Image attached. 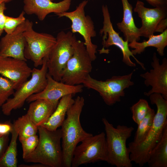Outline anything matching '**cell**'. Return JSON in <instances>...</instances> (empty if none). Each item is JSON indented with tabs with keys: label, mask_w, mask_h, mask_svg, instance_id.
<instances>
[{
	"label": "cell",
	"mask_w": 167,
	"mask_h": 167,
	"mask_svg": "<svg viewBox=\"0 0 167 167\" xmlns=\"http://www.w3.org/2000/svg\"><path fill=\"white\" fill-rule=\"evenodd\" d=\"M149 97L151 104L157 107L152 126L142 142L135 145L128 144L131 161L140 167L147 163L151 151L161 139L167 126V100L158 93H152Z\"/></svg>",
	"instance_id": "obj_1"
},
{
	"label": "cell",
	"mask_w": 167,
	"mask_h": 167,
	"mask_svg": "<svg viewBox=\"0 0 167 167\" xmlns=\"http://www.w3.org/2000/svg\"><path fill=\"white\" fill-rule=\"evenodd\" d=\"M74 100L67 111L66 118L61 126L64 167H71L73 153L79 143L92 135L84 130L80 122V116L84 105V98L78 96Z\"/></svg>",
	"instance_id": "obj_2"
},
{
	"label": "cell",
	"mask_w": 167,
	"mask_h": 167,
	"mask_svg": "<svg viewBox=\"0 0 167 167\" xmlns=\"http://www.w3.org/2000/svg\"><path fill=\"white\" fill-rule=\"evenodd\" d=\"M39 141L34 151L23 159L27 163H39L47 167L63 166L61 129L51 131L38 126Z\"/></svg>",
	"instance_id": "obj_3"
},
{
	"label": "cell",
	"mask_w": 167,
	"mask_h": 167,
	"mask_svg": "<svg viewBox=\"0 0 167 167\" xmlns=\"http://www.w3.org/2000/svg\"><path fill=\"white\" fill-rule=\"evenodd\" d=\"M102 121L105 131L107 163L117 167H132L130 152L126 143L134 128L120 125L115 127L105 118H103Z\"/></svg>",
	"instance_id": "obj_4"
},
{
	"label": "cell",
	"mask_w": 167,
	"mask_h": 167,
	"mask_svg": "<svg viewBox=\"0 0 167 167\" xmlns=\"http://www.w3.org/2000/svg\"><path fill=\"white\" fill-rule=\"evenodd\" d=\"M46 58L44 59L41 68L32 69L31 78L16 89L13 94V97L9 98L2 106V111L4 115H10L12 110L22 107L29 97L45 88L47 84L48 72Z\"/></svg>",
	"instance_id": "obj_5"
},
{
	"label": "cell",
	"mask_w": 167,
	"mask_h": 167,
	"mask_svg": "<svg viewBox=\"0 0 167 167\" xmlns=\"http://www.w3.org/2000/svg\"><path fill=\"white\" fill-rule=\"evenodd\" d=\"M76 39L71 32L58 33L56 42L47 57L48 73L55 80L61 81L67 63L74 51Z\"/></svg>",
	"instance_id": "obj_6"
},
{
	"label": "cell",
	"mask_w": 167,
	"mask_h": 167,
	"mask_svg": "<svg viewBox=\"0 0 167 167\" xmlns=\"http://www.w3.org/2000/svg\"><path fill=\"white\" fill-rule=\"evenodd\" d=\"M133 72L123 75L113 76L105 81L99 80L89 75L83 82L84 87L98 92L107 105L112 106L121 101L125 90L134 85L131 81Z\"/></svg>",
	"instance_id": "obj_7"
},
{
	"label": "cell",
	"mask_w": 167,
	"mask_h": 167,
	"mask_svg": "<svg viewBox=\"0 0 167 167\" xmlns=\"http://www.w3.org/2000/svg\"><path fill=\"white\" fill-rule=\"evenodd\" d=\"M73 54L68 61L61 82L70 85L82 84L92 69V62L84 42L76 38Z\"/></svg>",
	"instance_id": "obj_8"
},
{
	"label": "cell",
	"mask_w": 167,
	"mask_h": 167,
	"mask_svg": "<svg viewBox=\"0 0 167 167\" xmlns=\"http://www.w3.org/2000/svg\"><path fill=\"white\" fill-rule=\"evenodd\" d=\"M26 27L24 35L26 41L24 50L26 59L31 60L37 67L42 65L56 42V37L45 33H40L33 28L32 21L26 19Z\"/></svg>",
	"instance_id": "obj_9"
},
{
	"label": "cell",
	"mask_w": 167,
	"mask_h": 167,
	"mask_svg": "<svg viewBox=\"0 0 167 167\" xmlns=\"http://www.w3.org/2000/svg\"><path fill=\"white\" fill-rule=\"evenodd\" d=\"M88 2L85 0L72 11H65L57 14L58 17H66L71 21V32L78 33L83 37L86 50L92 61L96 58L97 45L92 43V38L96 36L93 22L88 15H85L84 8Z\"/></svg>",
	"instance_id": "obj_10"
},
{
	"label": "cell",
	"mask_w": 167,
	"mask_h": 167,
	"mask_svg": "<svg viewBox=\"0 0 167 167\" xmlns=\"http://www.w3.org/2000/svg\"><path fill=\"white\" fill-rule=\"evenodd\" d=\"M75 147L73 154L71 167L99 161L108 162L105 133L102 132L84 140Z\"/></svg>",
	"instance_id": "obj_11"
},
{
	"label": "cell",
	"mask_w": 167,
	"mask_h": 167,
	"mask_svg": "<svg viewBox=\"0 0 167 167\" xmlns=\"http://www.w3.org/2000/svg\"><path fill=\"white\" fill-rule=\"evenodd\" d=\"M102 11L103 17V26L100 31V34L103 35L102 49L99 50L100 54H108L109 52L106 49L109 50L108 48L114 45L118 47L121 50L123 55L122 62L127 66L135 67L136 64L133 62L130 59L132 57L139 64L142 68L145 70L144 64L138 60L132 54L128 46L129 42L125 41L120 36L119 33L114 29L111 22L109 9L106 5H103Z\"/></svg>",
	"instance_id": "obj_12"
},
{
	"label": "cell",
	"mask_w": 167,
	"mask_h": 167,
	"mask_svg": "<svg viewBox=\"0 0 167 167\" xmlns=\"http://www.w3.org/2000/svg\"><path fill=\"white\" fill-rule=\"evenodd\" d=\"M134 11L141 20L142 26L139 28L141 36L148 38L155 32L161 33L167 29V6L148 8L138 0Z\"/></svg>",
	"instance_id": "obj_13"
},
{
	"label": "cell",
	"mask_w": 167,
	"mask_h": 167,
	"mask_svg": "<svg viewBox=\"0 0 167 167\" xmlns=\"http://www.w3.org/2000/svg\"><path fill=\"white\" fill-rule=\"evenodd\" d=\"M151 63L152 69L149 71L141 74L140 76L144 79V84L146 87L150 86L152 89L144 95L149 96L153 93L161 94L163 97L167 100V59L164 58L162 63L155 53H154Z\"/></svg>",
	"instance_id": "obj_14"
},
{
	"label": "cell",
	"mask_w": 167,
	"mask_h": 167,
	"mask_svg": "<svg viewBox=\"0 0 167 167\" xmlns=\"http://www.w3.org/2000/svg\"><path fill=\"white\" fill-rule=\"evenodd\" d=\"M46 78L47 84L45 88L41 92L29 97L26 100L28 103L39 99L59 101L64 96L82 92L84 87L82 84L72 85L56 81L48 72Z\"/></svg>",
	"instance_id": "obj_15"
},
{
	"label": "cell",
	"mask_w": 167,
	"mask_h": 167,
	"mask_svg": "<svg viewBox=\"0 0 167 167\" xmlns=\"http://www.w3.org/2000/svg\"><path fill=\"white\" fill-rule=\"evenodd\" d=\"M26 20L12 33L6 34L0 41V57H10L27 61L24 55L26 41L24 35Z\"/></svg>",
	"instance_id": "obj_16"
},
{
	"label": "cell",
	"mask_w": 167,
	"mask_h": 167,
	"mask_svg": "<svg viewBox=\"0 0 167 167\" xmlns=\"http://www.w3.org/2000/svg\"><path fill=\"white\" fill-rule=\"evenodd\" d=\"M32 70L26 61L12 57H0V75L13 82L15 90L27 80Z\"/></svg>",
	"instance_id": "obj_17"
},
{
	"label": "cell",
	"mask_w": 167,
	"mask_h": 167,
	"mask_svg": "<svg viewBox=\"0 0 167 167\" xmlns=\"http://www.w3.org/2000/svg\"><path fill=\"white\" fill-rule=\"evenodd\" d=\"M71 0H63L54 2L51 0H23V11L28 15H35L41 21L49 14L56 15L67 11Z\"/></svg>",
	"instance_id": "obj_18"
},
{
	"label": "cell",
	"mask_w": 167,
	"mask_h": 167,
	"mask_svg": "<svg viewBox=\"0 0 167 167\" xmlns=\"http://www.w3.org/2000/svg\"><path fill=\"white\" fill-rule=\"evenodd\" d=\"M59 101L36 100L30 103L27 113L36 126H41L55 111Z\"/></svg>",
	"instance_id": "obj_19"
},
{
	"label": "cell",
	"mask_w": 167,
	"mask_h": 167,
	"mask_svg": "<svg viewBox=\"0 0 167 167\" xmlns=\"http://www.w3.org/2000/svg\"><path fill=\"white\" fill-rule=\"evenodd\" d=\"M123 10L122 20L117 25L122 32L124 40L129 43L138 41L141 36L139 28L136 26L133 16V6L128 0H122Z\"/></svg>",
	"instance_id": "obj_20"
},
{
	"label": "cell",
	"mask_w": 167,
	"mask_h": 167,
	"mask_svg": "<svg viewBox=\"0 0 167 167\" xmlns=\"http://www.w3.org/2000/svg\"><path fill=\"white\" fill-rule=\"evenodd\" d=\"M72 95L70 94L62 97L55 111L41 126L51 131L56 130L61 126L65 119L68 108L74 102Z\"/></svg>",
	"instance_id": "obj_21"
},
{
	"label": "cell",
	"mask_w": 167,
	"mask_h": 167,
	"mask_svg": "<svg viewBox=\"0 0 167 167\" xmlns=\"http://www.w3.org/2000/svg\"><path fill=\"white\" fill-rule=\"evenodd\" d=\"M148 38V40H144L141 42L133 41L129 43V47L134 49L131 50L132 54L134 55L140 54L144 51L146 48L153 47L156 48L160 56H163L165 49L167 45V29L160 34L153 35Z\"/></svg>",
	"instance_id": "obj_22"
},
{
	"label": "cell",
	"mask_w": 167,
	"mask_h": 167,
	"mask_svg": "<svg viewBox=\"0 0 167 167\" xmlns=\"http://www.w3.org/2000/svg\"><path fill=\"white\" fill-rule=\"evenodd\" d=\"M147 163L149 167H167V126L161 139L151 151Z\"/></svg>",
	"instance_id": "obj_23"
},
{
	"label": "cell",
	"mask_w": 167,
	"mask_h": 167,
	"mask_svg": "<svg viewBox=\"0 0 167 167\" xmlns=\"http://www.w3.org/2000/svg\"><path fill=\"white\" fill-rule=\"evenodd\" d=\"M11 133V139L3 156L0 160V167L17 166V139L18 137L17 130L13 126Z\"/></svg>",
	"instance_id": "obj_24"
},
{
	"label": "cell",
	"mask_w": 167,
	"mask_h": 167,
	"mask_svg": "<svg viewBox=\"0 0 167 167\" xmlns=\"http://www.w3.org/2000/svg\"><path fill=\"white\" fill-rule=\"evenodd\" d=\"M13 125L17 130L19 139L36 134L38 132V126L31 120L27 113L14 121Z\"/></svg>",
	"instance_id": "obj_25"
},
{
	"label": "cell",
	"mask_w": 167,
	"mask_h": 167,
	"mask_svg": "<svg viewBox=\"0 0 167 167\" xmlns=\"http://www.w3.org/2000/svg\"><path fill=\"white\" fill-rule=\"evenodd\" d=\"M155 112L151 108L146 116L138 125L133 140L129 144L135 145L142 142L146 138L153 124Z\"/></svg>",
	"instance_id": "obj_26"
},
{
	"label": "cell",
	"mask_w": 167,
	"mask_h": 167,
	"mask_svg": "<svg viewBox=\"0 0 167 167\" xmlns=\"http://www.w3.org/2000/svg\"><path fill=\"white\" fill-rule=\"evenodd\" d=\"M151 109L146 100L140 99L130 108L133 120L138 125Z\"/></svg>",
	"instance_id": "obj_27"
},
{
	"label": "cell",
	"mask_w": 167,
	"mask_h": 167,
	"mask_svg": "<svg viewBox=\"0 0 167 167\" xmlns=\"http://www.w3.org/2000/svg\"><path fill=\"white\" fill-rule=\"evenodd\" d=\"M15 90L13 82L9 79L0 75V107L14 93Z\"/></svg>",
	"instance_id": "obj_28"
},
{
	"label": "cell",
	"mask_w": 167,
	"mask_h": 167,
	"mask_svg": "<svg viewBox=\"0 0 167 167\" xmlns=\"http://www.w3.org/2000/svg\"><path fill=\"white\" fill-rule=\"evenodd\" d=\"M23 150L22 157L25 159L32 153L37 147L39 141L38 136L35 134L19 139Z\"/></svg>",
	"instance_id": "obj_29"
},
{
	"label": "cell",
	"mask_w": 167,
	"mask_h": 167,
	"mask_svg": "<svg viewBox=\"0 0 167 167\" xmlns=\"http://www.w3.org/2000/svg\"><path fill=\"white\" fill-rule=\"evenodd\" d=\"M25 14L23 11L16 17L6 16L4 31L6 34L13 32L19 25L25 21Z\"/></svg>",
	"instance_id": "obj_30"
},
{
	"label": "cell",
	"mask_w": 167,
	"mask_h": 167,
	"mask_svg": "<svg viewBox=\"0 0 167 167\" xmlns=\"http://www.w3.org/2000/svg\"><path fill=\"white\" fill-rule=\"evenodd\" d=\"M10 134L0 135V160L3 156L8 145Z\"/></svg>",
	"instance_id": "obj_31"
},
{
	"label": "cell",
	"mask_w": 167,
	"mask_h": 167,
	"mask_svg": "<svg viewBox=\"0 0 167 167\" xmlns=\"http://www.w3.org/2000/svg\"><path fill=\"white\" fill-rule=\"evenodd\" d=\"M6 9L5 3H2L0 5V36L2 34L4 31L6 19L4 11Z\"/></svg>",
	"instance_id": "obj_32"
},
{
	"label": "cell",
	"mask_w": 167,
	"mask_h": 167,
	"mask_svg": "<svg viewBox=\"0 0 167 167\" xmlns=\"http://www.w3.org/2000/svg\"><path fill=\"white\" fill-rule=\"evenodd\" d=\"M13 129V124L9 121L0 122V135L10 134Z\"/></svg>",
	"instance_id": "obj_33"
},
{
	"label": "cell",
	"mask_w": 167,
	"mask_h": 167,
	"mask_svg": "<svg viewBox=\"0 0 167 167\" xmlns=\"http://www.w3.org/2000/svg\"><path fill=\"white\" fill-rule=\"evenodd\" d=\"M152 6L156 7L167 6V0H146Z\"/></svg>",
	"instance_id": "obj_34"
},
{
	"label": "cell",
	"mask_w": 167,
	"mask_h": 167,
	"mask_svg": "<svg viewBox=\"0 0 167 167\" xmlns=\"http://www.w3.org/2000/svg\"><path fill=\"white\" fill-rule=\"evenodd\" d=\"M34 164L31 165H26L21 164L19 165V167H47L45 165L39 163H34Z\"/></svg>",
	"instance_id": "obj_35"
},
{
	"label": "cell",
	"mask_w": 167,
	"mask_h": 167,
	"mask_svg": "<svg viewBox=\"0 0 167 167\" xmlns=\"http://www.w3.org/2000/svg\"><path fill=\"white\" fill-rule=\"evenodd\" d=\"M14 0H0V5L2 3H7L12 1Z\"/></svg>",
	"instance_id": "obj_36"
},
{
	"label": "cell",
	"mask_w": 167,
	"mask_h": 167,
	"mask_svg": "<svg viewBox=\"0 0 167 167\" xmlns=\"http://www.w3.org/2000/svg\"><path fill=\"white\" fill-rule=\"evenodd\" d=\"M51 0L52 1H54V0Z\"/></svg>",
	"instance_id": "obj_37"
},
{
	"label": "cell",
	"mask_w": 167,
	"mask_h": 167,
	"mask_svg": "<svg viewBox=\"0 0 167 167\" xmlns=\"http://www.w3.org/2000/svg\"></svg>",
	"instance_id": "obj_38"
}]
</instances>
